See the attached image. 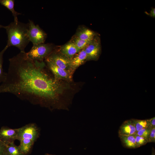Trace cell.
I'll return each mask as SVG.
<instances>
[{
	"label": "cell",
	"instance_id": "1",
	"mask_svg": "<svg viewBox=\"0 0 155 155\" xmlns=\"http://www.w3.org/2000/svg\"><path fill=\"white\" fill-rule=\"evenodd\" d=\"M0 93H8L31 102L52 108L66 109L62 97L69 88L62 80H56L44 61L32 60L26 52L9 59Z\"/></svg>",
	"mask_w": 155,
	"mask_h": 155
},
{
	"label": "cell",
	"instance_id": "2",
	"mask_svg": "<svg viewBox=\"0 0 155 155\" xmlns=\"http://www.w3.org/2000/svg\"><path fill=\"white\" fill-rule=\"evenodd\" d=\"M5 29L7 35V42L6 46L8 48L14 46L25 52V49L30 42L28 35L29 23H24L14 21L5 26Z\"/></svg>",
	"mask_w": 155,
	"mask_h": 155
},
{
	"label": "cell",
	"instance_id": "3",
	"mask_svg": "<svg viewBox=\"0 0 155 155\" xmlns=\"http://www.w3.org/2000/svg\"><path fill=\"white\" fill-rule=\"evenodd\" d=\"M19 128L18 140L20 143L19 146L23 155H26L30 152L34 142L38 137L39 130L33 123L28 124Z\"/></svg>",
	"mask_w": 155,
	"mask_h": 155
},
{
	"label": "cell",
	"instance_id": "4",
	"mask_svg": "<svg viewBox=\"0 0 155 155\" xmlns=\"http://www.w3.org/2000/svg\"><path fill=\"white\" fill-rule=\"evenodd\" d=\"M54 49L53 45L51 44L40 43L33 45L26 54L28 57L32 60L42 61L52 53Z\"/></svg>",
	"mask_w": 155,
	"mask_h": 155
},
{
	"label": "cell",
	"instance_id": "5",
	"mask_svg": "<svg viewBox=\"0 0 155 155\" xmlns=\"http://www.w3.org/2000/svg\"><path fill=\"white\" fill-rule=\"evenodd\" d=\"M44 60L51 62L58 67L69 72L72 75L73 74L71 70L70 59L58 51L54 50Z\"/></svg>",
	"mask_w": 155,
	"mask_h": 155
},
{
	"label": "cell",
	"instance_id": "6",
	"mask_svg": "<svg viewBox=\"0 0 155 155\" xmlns=\"http://www.w3.org/2000/svg\"><path fill=\"white\" fill-rule=\"evenodd\" d=\"M28 35L30 42L33 45L44 43L47 36L46 34L38 25L29 20Z\"/></svg>",
	"mask_w": 155,
	"mask_h": 155
},
{
	"label": "cell",
	"instance_id": "7",
	"mask_svg": "<svg viewBox=\"0 0 155 155\" xmlns=\"http://www.w3.org/2000/svg\"><path fill=\"white\" fill-rule=\"evenodd\" d=\"M87 55L86 61H96L99 58L101 52L100 38L96 36L84 49Z\"/></svg>",
	"mask_w": 155,
	"mask_h": 155
},
{
	"label": "cell",
	"instance_id": "8",
	"mask_svg": "<svg viewBox=\"0 0 155 155\" xmlns=\"http://www.w3.org/2000/svg\"><path fill=\"white\" fill-rule=\"evenodd\" d=\"M44 62L56 80L67 82L72 81L73 75L69 72L58 67L49 62L45 61Z\"/></svg>",
	"mask_w": 155,
	"mask_h": 155
},
{
	"label": "cell",
	"instance_id": "9",
	"mask_svg": "<svg viewBox=\"0 0 155 155\" xmlns=\"http://www.w3.org/2000/svg\"><path fill=\"white\" fill-rule=\"evenodd\" d=\"M19 128L11 129L3 126L0 129V140L7 145L14 143L18 140Z\"/></svg>",
	"mask_w": 155,
	"mask_h": 155
},
{
	"label": "cell",
	"instance_id": "10",
	"mask_svg": "<svg viewBox=\"0 0 155 155\" xmlns=\"http://www.w3.org/2000/svg\"><path fill=\"white\" fill-rule=\"evenodd\" d=\"M81 50L71 41L61 46L58 51L61 54L70 59Z\"/></svg>",
	"mask_w": 155,
	"mask_h": 155
},
{
	"label": "cell",
	"instance_id": "11",
	"mask_svg": "<svg viewBox=\"0 0 155 155\" xmlns=\"http://www.w3.org/2000/svg\"><path fill=\"white\" fill-rule=\"evenodd\" d=\"M137 131L132 119L124 121L120 127L118 134L119 137L136 134Z\"/></svg>",
	"mask_w": 155,
	"mask_h": 155
},
{
	"label": "cell",
	"instance_id": "12",
	"mask_svg": "<svg viewBox=\"0 0 155 155\" xmlns=\"http://www.w3.org/2000/svg\"><path fill=\"white\" fill-rule=\"evenodd\" d=\"M87 57V55L84 49L81 50L70 59L71 70L73 73L79 67L86 61Z\"/></svg>",
	"mask_w": 155,
	"mask_h": 155
},
{
	"label": "cell",
	"instance_id": "13",
	"mask_svg": "<svg viewBox=\"0 0 155 155\" xmlns=\"http://www.w3.org/2000/svg\"><path fill=\"white\" fill-rule=\"evenodd\" d=\"M97 35V33L94 31L82 27L78 29L75 36L82 40L90 41Z\"/></svg>",
	"mask_w": 155,
	"mask_h": 155
},
{
	"label": "cell",
	"instance_id": "14",
	"mask_svg": "<svg viewBox=\"0 0 155 155\" xmlns=\"http://www.w3.org/2000/svg\"><path fill=\"white\" fill-rule=\"evenodd\" d=\"M135 134L119 137L124 147L128 148H137L136 143Z\"/></svg>",
	"mask_w": 155,
	"mask_h": 155
},
{
	"label": "cell",
	"instance_id": "15",
	"mask_svg": "<svg viewBox=\"0 0 155 155\" xmlns=\"http://www.w3.org/2000/svg\"><path fill=\"white\" fill-rule=\"evenodd\" d=\"M15 1L14 0H0V3L6 7L11 12L14 18V21L18 22V16L21 13L16 11L14 8Z\"/></svg>",
	"mask_w": 155,
	"mask_h": 155
},
{
	"label": "cell",
	"instance_id": "16",
	"mask_svg": "<svg viewBox=\"0 0 155 155\" xmlns=\"http://www.w3.org/2000/svg\"><path fill=\"white\" fill-rule=\"evenodd\" d=\"M5 152L7 155H23L19 146L14 143L7 145Z\"/></svg>",
	"mask_w": 155,
	"mask_h": 155
},
{
	"label": "cell",
	"instance_id": "17",
	"mask_svg": "<svg viewBox=\"0 0 155 155\" xmlns=\"http://www.w3.org/2000/svg\"><path fill=\"white\" fill-rule=\"evenodd\" d=\"M132 119L135 125L137 132L143 128L151 127L148 119L139 120Z\"/></svg>",
	"mask_w": 155,
	"mask_h": 155
},
{
	"label": "cell",
	"instance_id": "18",
	"mask_svg": "<svg viewBox=\"0 0 155 155\" xmlns=\"http://www.w3.org/2000/svg\"><path fill=\"white\" fill-rule=\"evenodd\" d=\"M70 41L81 50L84 49L91 41L81 39L75 36H73Z\"/></svg>",
	"mask_w": 155,
	"mask_h": 155
},
{
	"label": "cell",
	"instance_id": "19",
	"mask_svg": "<svg viewBox=\"0 0 155 155\" xmlns=\"http://www.w3.org/2000/svg\"><path fill=\"white\" fill-rule=\"evenodd\" d=\"M8 48L6 46L0 52V83H2L5 80L6 73H5L3 68V57L4 53Z\"/></svg>",
	"mask_w": 155,
	"mask_h": 155
},
{
	"label": "cell",
	"instance_id": "20",
	"mask_svg": "<svg viewBox=\"0 0 155 155\" xmlns=\"http://www.w3.org/2000/svg\"><path fill=\"white\" fill-rule=\"evenodd\" d=\"M136 143L137 148L145 145L148 142L147 138L144 137L140 136L135 134Z\"/></svg>",
	"mask_w": 155,
	"mask_h": 155
},
{
	"label": "cell",
	"instance_id": "21",
	"mask_svg": "<svg viewBox=\"0 0 155 155\" xmlns=\"http://www.w3.org/2000/svg\"><path fill=\"white\" fill-rule=\"evenodd\" d=\"M152 128L151 127H149L143 128L137 131L136 134L138 135L145 137L148 139V136Z\"/></svg>",
	"mask_w": 155,
	"mask_h": 155
},
{
	"label": "cell",
	"instance_id": "22",
	"mask_svg": "<svg viewBox=\"0 0 155 155\" xmlns=\"http://www.w3.org/2000/svg\"><path fill=\"white\" fill-rule=\"evenodd\" d=\"M148 142H155V127L151 130L148 138Z\"/></svg>",
	"mask_w": 155,
	"mask_h": 155
},
{
	"label": "cell",
	"instance_id": "23",
	"mask_svg": "<svg viewBox=\"0 0 155 155\" xmlns=\"http://www.w3.org/2000/svg\"><path fill=\"white\" fill-rule=\"evenodd\" d=\"M6 146V145L0 140V154L5 151Z\"/></svg>",
	"mask_w": 155,
	"mask_h": 155
},
{
	"label": "cell",
	"instance_id": "24",
	"mask_svg": "<svg viewBox=\"0 0 155 155\" xmlns=\"http://www.w3.org/2000/svg\"><path fill=\"white\" fill-rule=\"evenodd\" d=\"M146 13L147 15L149 16H150L154 18L155 17V8H152L151 10H150V13H149L145 12Z\"/></svg>",
	"mask_w": 155,
	"mask_h": 155
},
{
	"label": "cell",
	"instance_id": "25",
	"mask_svg": "<svg viewBox=\"0 0 155 155\" xmlns=\"http://www.w3.org/2000/svg\"><path fill=\"white\" fill-rule=\"evenodd\" d=\"M150 125L152 128L155 127V117L148 119Z\"/></svg>",
	"mask_w": 155,
	"mask_h": 155
},
{
	"label": "cell",
	"instance_id": "26",
	"mask_svg": "<svg viewBox=\"0 0 155 155\" xmlns=\"http://www.w3.org/2000/svg\"><path fill=\"white\" fill-rule=\"evenodd\" d=\"M151 155H155V151L154 148L153 147L152 149V152Z\"/></svg>",
	"mask_w": 155,
	"mask_h": 155
},
{
	"label": "cell",
	"instance_id": "27",
	"mask_svg": "<svg viewBox=\"0 0 155 155\" xmlns=\"http://www.w3.org/2000/svg\"><path fill=\"white\" fill-rule=\"evenodd\" d=\"M5 26H2L1 24H0V28H5Z\"/></svg>",
	"mask_w": 155,
	"mask_h": 155
},
{
	"label": "cell",
	"instance_id": "28",
	"mask_svg": "<svg viewBox=\"0 0 155 155\" xmlns=\"http://www.w3.org/2000/svg\"><path fill=\"white\" fill-rule=\"evenodd\" d=\"M0 155H7L5 153V152H4L0 154Z\"/></svg>",
	"mask_w": 155,
	"mask_h": 155
},
{
	"label": "cell",
	"instance_id": "29",
	"mask_svg": "<svg viewBox=\"0 0 155 155\" xmlns=\"http://www.w3.org/2000/svg\"><path fill=\"white\" fill-rule=\"evenodd\" d=\"M45 155H53V154H46Z\"/></svg>",
	"mask_w": 155,
	"mask_h": 155
}]
</instances>
